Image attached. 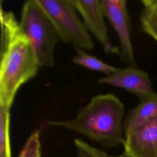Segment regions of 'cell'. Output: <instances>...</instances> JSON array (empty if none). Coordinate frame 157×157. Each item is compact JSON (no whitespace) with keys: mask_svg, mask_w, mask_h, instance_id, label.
Returning a JSON list of instances; mask_svg holds the SVG:
<instances>
[{"mask_svg":"<svg viewBox=\"0 0 157 157\" xmlns=\"http://www.w3.org/2000/svg\"><path fill=\"white\" fill-rule=\"evenodd\" d=\"M109 157H128L127 156H126L124 153L120 155H118V156H109Z\"/></svg>","mask_w":157,"mask_h":157,"instance_id":"2e32d148","label":"cell"},{"mask_svg":"<svg viewBox=\"0 0 157 157\" xmlns=\"http://www.w3.org/2000/svg\"><path fill=\"white\" fill-rule=\"evenodd\" d=\"M141 2L144 9L157 17V0H143Z\"/></svg>","mask_w":157,"mask_h":157,"instance_id":"9a60e30c","label":"cell"},{"mask_svg":"<svg viewBox=\"0 0 157 157\" xmlns=\"http://www.w3.org/2000/svg\"><path fill=\"white\" fill-rule=\"evenodd\" d=\"M0 107L10 109L18 89L40 68L33 47L11 12L1 9Z\"/></svg>","mask_w":157,"mask_h":157,"instance_id":"6da1fadb","label":"cell"},{"mask_svg":"<svg viewBox=\"0 0 157 157\" xmlns=\"http://www.w3.org/2000/svg\"><path fill=\"white\" fill-rule=\"evenodd\" d=\"M88 32L99 42L108 54H120L113 45L106 26L105 15L99 0H71Z\"/></svg>","mask_w":157,"mask_h":157,"instance_id":"8992f818","label":"cell"},{"mask_svg":"<svg viewBox=\"0 0 157 157\" xmlns=\"http://www.w3.org/2000/svg\"><path fill=\"white\" fill-rule=\"evenodd\" d=\"M0 157H12L10 109L4 107H0Z\"/></svg>","mask_w":157,"mask_h":157,"instance_id":"8fae6325","label":"cell"},{"mask_svg":"<svg viewBox=\"0 0 157 157\" xmlns=\"http://www.w3.org/2000/svg\"><path fill=\"white\" fill-rule=\"evenodd\" d=\"M74 142L77 157H109L104 151L90 145L81 139H75Z\"/></svg>","mask_w":157,"mask_h":157,"instance_id":"4fadbf2b","label":"cell"},{"mask_svg":"<svg viewBox=\"0 0 157 157\" xmlns=\"http://www.w3.org/2000/svg\"><path fill=\"white\" fill-rule=\"evenodd\" d=\"M76 55L72 58V61L79 66L87 68L88 69L101 72L105 75L117 72L119 68L109 64L99 58L88 54L85 50L75 48Z\"/></svg>","mask_w":157,"mask_h":157,"instance_id":"30bf717a","label":"cell"},{"mask_svg":"<svg viewBox=\"0 0 157 157\" xmlns=\"http://www.w3.org/2000/svg\"><path fill=\"white\" fill-rule=\"evenodd\" d=\"M104 15L114 29L120 42L121 58L129 67H136L131 28L126 1L100 0Z\"/></svg>","mask_w":157,"mask_h":157,"instance_id":"5b68a950","label":"cell"},{"mask_svg":"<svg viewBox=\"0 0 157 157\" xmlns=\"http://www.w3.org/2000/svg\"><path fill=\"white\" fill-rule=\"evenodd\" d=\"M128 157H157V116L124 136Z\"/></svg>","mask_w":157,"mask_h":157,"instance_id":"ba28073f","label":"cell"},{"mask_svg":"<svg viewBox=\"0 0 157 157\" xmlns=\"http://www.w3.org/2000/svg\"><path fill=\"white\" fill-rule=\"evenodd\" d=\"M157 116V94L140 100L124 119V136Z\"/></svg>","mask_w":157,"mask_h":157,"instance_id":"9c48e42d","label":"cell"},{"mask_svg":"<svg viewBox=\"0 0 157 157\" xmlns=\"http://www.w3.org/2000/svg\"><path fill=\"white\" fill-rule=\"evenodd\" d=\"M124 107L115 95H96L81 108L72 119L48 120L50 126L64 128L94 140L105 147L123 144Z\"/></svg>","mask_w":157,"mask_h":157,"instance_id":"7a4b0ae2","label":"cell"},{"mask_svg":"<svg viewBox=\"0 0 157 157\" xmlns=\"http://www.w3.org/2000/svg\"><path fill=\"white\" fill-rule=\"evenodd\" d=\"M142 31L157 42V17L144 9L140 15Z\"/></svg>","mask_w":157,"mask_h":157,"instance_id":"5bb4252c","label":"cell"},{"mask_svg":"<svg viewBox=\"0 0 157 157\" xmlns=\"http://www.w3.org/2000/svg\"><path fill=\"white\" fill-rule=\"evenodd\" d=\"M41 145L40 132H33L27 139L18 157H40Z\"/></svg>","mask_w":157,"mask_h":157,"instance_id":"7c38bea8","label":"cell"},{"mask_svg":"<svg viewBox=\"0 0 157 157\" xmlns=\"http://www.w3.org/2000/svg\"><path fill=\"white\" fill-rule=\"evenodd\" d=\"M54 26L59 39L74 48L91 51L90 33L71 0H36Z\"/></svg>","mask_w":157,"mask_h":157,"instance_id":"277c9868","label":"cell"},{"mask_svg":"<svg viewBox=\"0 0 157 157\" xmlns=\"http://www.w3.org/2000/svg\"><path fill=\"white\" fill-rule=\"evenodd\" d=\"M19 24L33 47L40 66H54L55 49L59 38L36 0L24 2Z\"/></svg>","mask_w":157,"mask_h":157,"instance_id":"3957f363","label":"cell"},{"mask_svg":"<svg viewBox=\"0 0 157 157\" xmlns=\"http://www.w3.org/2000/svg\"><path fill=\"white\" fill-rule=\"evenodd\" d=\"M98 82L123 88L136 95L140 100L157 94L153 90L148 74L136 67L119 68L115 73L99 78Z\"/></svg>","mask_w":157,"mask_h":157,"instance_id":"52a82bcc","label":"cell"}]
</instances>
